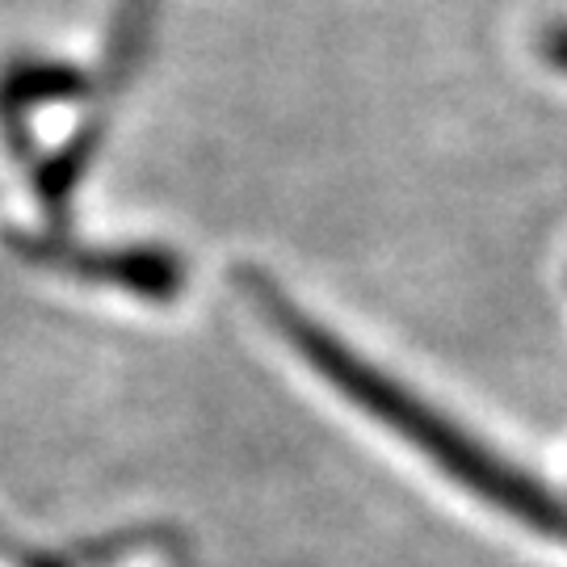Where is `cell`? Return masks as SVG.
I'll return each instance as SVG.
<instances>
[{"instance_id":"1","label":"cell","mask_w":567,"mask_h":567,"mask_svg":"<svg viewBox=\"0 0 567 567\" xmlns=\"http://www.w3.org/2000/svg\"><path fill=\"white\" fill-rule=\"evenodd\" d=\"M240 290L257 303L265 320L282 332V341H290V349L332 391H341L349 404L370 412L383 429H391L395 437H404L416 454H425L442 475H450L466 492H475L487 505H496L505 517L538 529L547 538L567 543L564 496H555L534 475L505 463L492 446H484L480 437H471L458 421H450L446 412L425 404L421 395H412L395 374H386L374 362H365L362 353H353L341 337H332L324 324H316L295 299H286L261 269H240Z\"/></svg>"},{"instance_id":"2","label":"cell","mask_w":567,"mask_h":567,"mask_svg":"<svg viewBox=\"0 0 567 567\" xmlns=\"http://www.w3.org/2000/svg\"><path fill=\"white\" fill-rule=\"evenodd\" d=\"M30 257L47 265H63L72 274L97 278V282H114L122 290H135L143 299H173L182 290L185 269L173 252L161 248H126V252H84V248H60V244H42V248H25Z\"/></svg>"}]
</instances>
